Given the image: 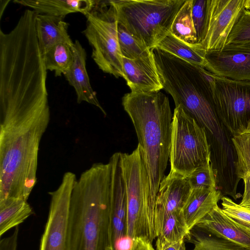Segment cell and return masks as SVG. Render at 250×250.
Wrapping results in <instances>:
<instances>
[{"label": "cell", "mask_w": 250, "mask_h": 250, "mask_svg": "<svg viewBox=\"0 0 250 250\" xmlns=\"http://www.w3.org/2000/svg\"><path fill=\"white\" fill-rule=\"evenodd\" d=\"M50 120L49 103L0 101V203L27 201L37 183L40 144Z\"/></svg>", "instance_id": "1"}, {"label": "cell", "mask_w": 250, "mask_h": 250, "mask_svg": "<svg viewBox=\"0 0 250 250\" xmlns=\"http://www.w3.org/2000/svg\"><path fill=\"white\" fill-rule=\"evenodd\" d=\"M111 194L110 163H95L77 179L72 192L67 250H108Z\"/></svg>", "instance_id": "2"}, {"label": "cell", "mask_w": 250, "mask_h": 250, "mask_svg": "<svg viewBox=\"0 0 250 250\" xmlns=\"http://www.w3.org/2000/svg\"><path fill=\"white\" fill-rule=\"evenodd\" d=\"M122 104L134 127L147 164L152 201L169 159L172 116L168 98L161 91L125 94Z\"/></svg>", "instance_id": "3"}, {"label": "cell", "mask_w": 250, "mask_h": 250, "mask_svg": "<svg viewBox=\"0 0 250 250\" xmlns=\"http://www.w3.org/2000/svg\"><path fill=\"white\" fill-rule=\"evenodd\" d=\"M164 89L206 130L215 137L221 131L212 101L208 71L157 47L152 49Z\"/></svg>", "instance_id": "4"}, {"label": "cell", "mask_w": 250, "mask_h": 250, "mask_svg": "<svg viewBox=\"0 0 250 250\" xmlns=\"http://www.w3.org/2000/svg\"><path fill=\"white\" fill-rule=\"evenodd\" d=\"M126 204V235L142 237L152 243L156 238L155 206L144 152L138 144L131 153L121 152Z\"/></svg>", "instance_id": "5"}, {"label": "cell", "mask_w": 250, "mask_h": 250, "mask_svg": "<svg viewBox=\"0 0 250 250\" xmlns=\"http://www.w3.org/2000/svg\"><path fill=\"white\" fill-rule=\"evenodd\" d=\"M186 0H111L118 22L149 50L170 32L173 21Z\"/></svg>", "instance_id": "6"}, {"label": "cell", "mask_w": 250, "mask_h": 250, "mask_svg": "<svg viewBox=\"0 0 250 250\" xmlns=\"http://www.w3.org/2000/svg\"><path fill=\"white\" fill-rule=\"evenodd\" d=\"M211 146L206 129L180 105L172 116L170 172L187 177L211 162Z\"/></svg>", "instance_id": "7"}, {"label": "cell", "mask_w": 250, "mask_h": 250, "mask_svg": "<svg viewBox=\"0 0 250 250\" xmlns=\"http://www.w3.org/2000/svg\"><path fill=\"white\" fill-rule=\"evenodd\" d=\"M86 27L83 33L92 48V58L104 72L123 77V62L118 37L116 9L111 0H98L85 15Z\"/></svg>", "instance_id": "8"}, {"label": "cell", "mask_w": 250, "mask_h": 250, "mask_svg": "<svg viewBox=\"0 0 250 250\" xmlns=\"http://www.w3.org/2000/svg\"><path fill=\"white\" fill-rule=\"evenodd\" d=\"M214 107L220 121L231 134L250 120V82L236 81L208 71Z\"/></svg>", "instance_id": "9"}, {"label": "cell", "mask_w": 250, "mask_h": 250, "mask_svg": "<svg viewBox=\"0 0 250 250\" xmlns=\"http://www.w3.org/2000/svg\"><path fill=\"white\" fill-rule=\"evenodd\" d=\"M77 179L75 174L66 172L59 187L49 192V212L39 250H67L70 200Z\"/></svg>", "instance_id": "10"}, {"label": "cell", "mask_w": 250, "mask_h": 250, "mask_svg": "<svg viewBox=\"0 0 250 250\" xmlns=\"http://www.w3.org/2000/svg\"><path fill=\"white\" fill-rule=\"evenodd\" d=\"M244 0H207V12L201 44L206 51L219 50L244 8Z\"/></svg>", "instance_id": "11"}, {"label": "cell", "mask_w": 250, "mask_h": 250, "mask_svg": "<svg viewBox=\"0 0 250 250\" xmlns=\"http://www.w3.org/2000/svg\"><path fill=\"white\" fill-rule=\"evenodd\" d=\"M205 69L215 76L250 82V40L207 51Z\"/></svg>", "instance_id": "12"}, {"label": "cell", "mask_w": 250, "mask_h": 250, "mask_svg": "<svg viewBox=\"0 0 250 250\" xmlns=\"http://www.w3.org/2000/svg\"><path fill=\"white\" fill-rule=\"evenodd\" d=\"M194 228L250 249V229L229 217L218 205Z\"/></svg>", "instance_id": "13"}, {"label": "cell", "mask_w": 250, "mask_h": 250, "mask_svg": "<svg viewBox=\"0 0 250 250\" xmlns=\"http://www.w3.org/2000/svg\"><path fill=\"white\" fill-rule=\"evenodd\" d=\"M122 62L123 78L132 92L151 93L163 89L152 51L136 59L123 57Z\"/></svg>", "instance_id": "14"}, {"label": "cell", "mask_w": 250, "mask_h": 250, "mask_svg": "<svg viewBox=\"0 0 250 250\" xmlns=\"http://www.w3.org/2000/svg\"><path fill=\"white\" fill-rule=\"evenodd\" d=\"M191 190L187 177L169 172L161 181L156 195L155 223L168 214L182 210Z\"/></svg>", "instance_id": "15"}, {"label": "cell", "mask_w": 250, "mask_h": 250, "mask_svg": "<svg viewBox=\"0 0 250 250\" xmlns=\"http://www.w3.org/2000/svg\"><path fill=\"white\" fill-rule=\"evenodd\" d=\"M73 55V63L64 76L76 92L77 103L86 102L92 104L99 108L105 116L106 112L90 82L86 67V51L78 40L74 42Z\"/></svg>", "instance_id": "16"}, {"label": "cell", "mask_w": 250, "mask_h": 250, "mask_svg": "<svg viewBox=\"0 0 250 250\" xmlns=\"http://www.w3.org/2000/svg\"><path fill=\"white\" fill-rule=\"evenodd\" d=\"M63 17L37 13L36 35L43 56L51 48L62 42H73L68 33L69 24Z\"/></svg>", "instance_id": "17"}, {"label": "cell", "mask_w": 250, "mask_h": 250, "mask_svg": "<svg viewBox=\"0 0 250 250\" xmlns=\"http://www.w3.org/2000/svg\"><path fill=\"white\" fill-rule=\"evenodd\" d=\"M98 0H15L14 2L29 7L38 14L64 18L67 14L80 12L84 16L90 12Z\"/></svg>", "instance_id": "18"}, {"label": "cell", "mask_w": 250, "mask_h": 250, "mask_svg": "<svg viewBox=\"0 0 250 250\" xmlns=\"http://www.w3.org/2000/svg\"><path fill=\"white\" fill-rule=\"evenodd\" d=\"M222 197L217 189H192L182 209L189 231L218 205Z\"/></svg>", "instance_id": "19"}, {"label": "cell", "mask_w": 250, "mask_h": 250, "mask_svg": "<svg viewBox=\"0 0 250 250\" xmlns=\"http://www.w3.org/2000/svg\"><path fill=\"white\" fill-rule=\"evenodd\" d=\"M155 47L205 68L207 51L202 44L191 46L177 39L169 32Z\"/></svg>", "instance_id": "20"}, {"label": "cell", "mask_w": 250, "mask_h": 250, "mask_svg": "<svg viewBox=\"0 0 250 250\" xmlns=\"http://www.w3.org/2000/svg\"><path fill=\"white\" fill-rule=\"evenodd\" d=\"M33 213L27 201L11 199L0 203V236L22 223Z\"/></svg>", "instance_id": "21"}, {"label": "cell", "mask_w": 250, "mask_h": 250, "mask_svg": "<svg viewBox=\"0 0 250 250\" xmlns=\"http://www.w3.org/2000/svg\"><path fill=\"white\" fill-rule=\"evenodd\" d=\"M158 241L175 242L185 239L189 233L183 210L168 214L155 223Z\"/></svg>", "instance_id": "22"}, {"label": "cell", "mask_w": 250, "mask_h": 250, "mask_svg": "<svg viewBox=\"0 0 250 250\" xmlns=\"http://www.w3.org/2000/svg\"><path fill=\"white\" fill-rule=\"evenodd\" d=\"M192 0H186L179 9L172 23L170 33L191 46H197L196 31L192 18Z\"/></svg>", "instance_id": "23"}, {"label": "cell", "mask_w": 250, "mask_h": 250, "mask_svg": "<svg viewBox=\"0 0 250 250\" xmlns=\"http://www.w3.org/2000/svg\"><path fill=\"white\" fill-rule=\"evenodd\" d=\"M73 42H62L51 48L43 56L47 70L54 72L56 77L64 75L73 62Z\"/></svg>", "instance_id": "24"}, {"label": "cell", "mask_w": 250, "mask_h": 250, "mask_svg": "<svg viewBox=\"0 0 250 250\" xmlns=\"http://www.w3.org/2000/svg\"><path fill=\"white\" fill-rule=\"evenodd\" d=\"M231 141L237 155L235 174L243 179L250 175V120L246 127L232 134Z\"/></svg>", "instance_id": "25"}, {"label": "cell", "mask_w": 250, "mask_h": 250, "mask_svg": "<svg viewBox=\"0 0 250 250\" xmlns=\"http://www.w3.org/2000/svg\"><path fill=\"white\" fill-rule=\"evenodd\" d=\"M193 244L191 250H250L231 241L205 233L194 228L185 238Z\"/></svg>", "instance_id": "26"}, {"label": "cell", "mask_w": 250, "mask_h": 250, "mask_svg": "<svg viewBox=\"0 0 250 250\" xmlns=\"http://www.w3.org/2000/svg\"><path fill=\"white\" fill-rule=\"evenodd\" d=\"M118 37L120 49L123 57L133 60L146 57L151 53V50L140 44L119 22Z\"/></svg>", "instance_id": "27"}, {"label": "cell", "mask_w": 250, "mask_h": 250, "mask_svg": "<svg viewBox=\"0 0 250 250\" xmlns=\"http://www.w3.org/2000/svg\"><path fill=\"white\" fill-rule=\"evenodd\" d=\"M211 162L196 168L187 179L192 189H217V178Z\"/></svg>", "instance_id": "28"}, {"label": "cell", "mask_w": 250, "mask_h": 250, "mask_svg": "<svg viewBox=\"0 0 250 250\" xmlns=\"http://www.w3.org/2000/svg\"><path fill=\"white\" fill-rule=\"evenodd\" d=\"M223 211L238 223L250 229V209L234 202L230 198L222 196Z\"/></svg>", "instance_id": "29"}, {"label": "cell", "mask_w": 250, "mask_h": 250, "mask_svg": "<svg viewBox=\"0 0 250 250\" xmlns=\"http://www.w3.org/2000/svg\"><path fill=\"white\" fill-rule=\"evenodd\" d=\"M250 40V11L244 9L230 33L226 45Z\"/></svg>", "instance_id": "30"}, {"label": "cell", "mask_w": 250, "mask_h": 250, "mask_svg": "<svg viewBox=\"0 0 250 250\" xmlns=\"http://www.w3.org/2000/svg\"><path fill=\"white\" fill-rule=\"evenodd\" d=\"M207 0H192V18L197 43L201 44L206 22Z\"/></svg>", "instance_id": "31"}, {"label": "cell", "mask_w": 250, "mask_h": 250, "mask_svg": "<svg viewBox=\"0 0 250 250\" xmlns=\"http://www.w3.org/2000/svg\"><path fill=\"white\" fill-rule=\"evenodd\" d=\"M19 233V226L15 228L12 233L0 239V250H17Z\"/></svg>", "instance_id": "32"}, {"label": "cell", "mask_w": 250, "mask_h": 250, "mask_svg": "<svg viewBox=\"0 0 250 250\" xmlns=\"http://www.w3.org/2000/svg\"><path fill=\"white\" fill-rule=\"evenodd\" d=\"M157 250H186L185 239L175 242L156 241Z\"/></svg>", "instance_id": "33"}, {"label": "cell", "mask_w": 250, "mask_h": 250, "mask_svg": "<svg viewBox=\"0 0 250 250\" xmlns=\"http://www.w3.org/2000/svg\"><path fill=\"white\" fill-rule=\"evenodd\" d=\"M131 250H155L152 243L146 239L142 237L133 238V243Z\"/></svg>", "instance_id": "34"}, {"label": "cell", "mask_w": 250, "mask_h": 250, "mask_svg": "<svg viewBox=\"0 0 250 250\" xmlns=\"http://www.w3.org/2000/svg\"><path fill=\"white\" fill-rule=\"evenodd\" d=\"M244 183V190L242 199L240 205L250 209V175L243 179Z\"/></svg>", "instance_id": "35"}, {"label": "cell", "mask_w": 250, "mask_h": 250, "mask_svg": "<svg viewBox=\"0 0 250 250\" xmlns=\"http://www.w3.org/2000/svg\"><path fill=\"white\" fill-rule=\"evenodd\" d=\"M10 1V0H1L0 2V19L2 16L3 13L8 5V3Z\"/></svg>", "instance_id": "36"}, {"label": "cell", "mask_w": 250, "mask_h": 250, "mask_svg": "<svg viewBox=\"0 0 250 250\" xmlns=\"http://www.w3.org/2000/svg\"><path fill=\"white\" fill-rule=\"evenodd\" d=\"M244 8L250 11V0H244Z\"/></svg>", "instance_id": "37"}]
</instances>
